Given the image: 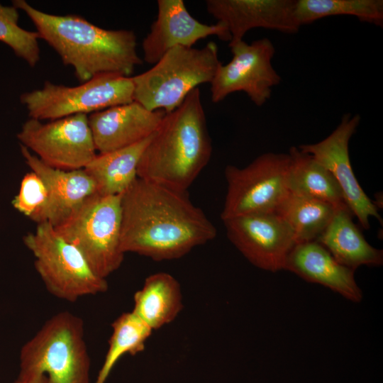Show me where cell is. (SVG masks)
<instances>
[{
	"label": "cell",
	"instance_id": "cell-1",
	"mask_svg": "<svg viewBox=\"0 0 383 383\" xmlns=\"http://www.w3.org/2000/svg\"><path fill=\"white\" fill-rule=\"evenodd\" d=\"M204 212L178 192L137 177L121 196V248L155 261L182 257L215 238Z\"/></svg>",
	"mask_w": 383,
	"mask_h": 383
},
{
	"label": "cell",
	"instance_id": "cell-2",
	"mask_svg": "<svg viewBox=\"0 0 383 383\" xmlns=\"http://www.w3.org/2000/svg\"><path fill=\"white\" fill-rule=\"evenodd\" d=\"M13 6L29 17L40 38L73 67L81 82L107 73L130 77L143 63L133 30L104 29L78 15L48 13L25 0L13 1Z\"/></svg>",
	"mask_w": 383,
	"mask_h": 383
},
{
	"label": "cell",
	"instance_id": "cell-3",
	"mask_svg": "<svg viewBox=\"0 0 383 383\" xmlns=\"http://www.w3.org/2000/svg\"><path fill=\"white\" fill-rule=\"evenodd\" d=\"M211 140L199 88L166 113L139 161L143 179L187 192L209 163Z\"/></svg>",
	"mask_w": 383,
	"mask_h": 383
},
{
	"label": "cell",
	"instance_id": "cell-4",
	"mask_svg": "<svg viewBox=\"0 0 383 383\" xmlns=\"http://www.w3.org/2000/svg\"><path fill=\"white\" fill-rule=\"evenodd\" d=\"M19 362V374H44L52 383H91L82 318L68 311L50 317L22 346Z\"/></svg>",
	"mask_w": 383,
	"mask_h": 383
},
{
	"label": "cell",
	"instance_id": "cell-5",
	"mask_svg": "<svg viewBox=\"0 0 383 383\" xmlns=\"http://www.w3.org/2000/svg\"><path fill=\"white\" fill-rule=\"evenodd\" d=\"M221 64L216 43L201 48L176 46L148 70L132 77L133 101L168 113L201 84L211 83Z\"/></svg>",
	"mask_w": 383,
	"mask_h": 383
},
{
	"label": "cell",
	"instance_id": "cell-6",
	"mask_svg": "<svg viewBox=\"0 0 383 383\" xmlns=\"http://www.w3.org/2000/svg\"><path fill=\"white\" fill-rule=\"evenodd\" d=\"M121 196L95 193L54 227L106 279L120 267L125 255L121 248Z\"/></svg>",
	"mask_w": 383,
	"mask_h": 383
},
{
	"label": "cell",
	"instance_id": "cell-7",
	"mask_svg": "<svg viewBox=\"0 0 383 383\" xmlns=\"http://www.w3.org/2000/svg\"><path fill=\"white\" fill-rule=\"evenodd\" d=\"M33 253L34 265L47 290L55 297L72 302L108 289L106 279L99 277L73 245L46 222L23 237Z\"/></svg>",
	"mask_w": 383,
	"mask_h": 383
},
{
	"label": "cell",
	"instance_id": "cell-8",
	"mask_svg": "<svg viewBox=\"0 0 383 383\" xmlns=\"http://www.w3.org/2000/svg\"><path fill=\"white\" fill-rule=\"evenodd\" d=\"M20 99L31 118L52 121L131 103L133 83L131 77L107 73L75 87L45 82L42 88L25 92Z\"/></svg>",
	"mask_w": 383,
	"mask_h": 383
},
{
	"label": "cell",
	"instance_id": "cell-9",
	"mask_svg": "<svg viewBox=\"0 0 383 383\" xmlns=\"http://www.w3.org/2000/svg\"><path fill=\"white\" fill-rule=\"evenodd\" d=\"M289 162L288 154L267 152L245 167L228 165L225 169L227 192L221 219L275 212L289 193Z\"/></svg>",
	"mask_w": 383,
	"mask_h": 383
},
{
	"label": "cell",
	"instance_id": "cell-10",
	"mask_svg": "<svg viewBox=\"0 0 383 383\" xmlns=\"http://www.w3.org/2000/svg\"><path fill=\"white\" fill-rule=\"evenodd\" d=\"M21 145L45 165L63 170L84 169L96 155L89 118L76 114L48 123L30 118L17 134Z\"/></svg>",
	"mask_w": 383,
	"mask_h": 383
},
{
	"label": "cell",
	"instance_id": "cell-11",
	"mask_svg": "<svg viewBox=\"0 0 383 383\" xmlns=\"http://www.w3.org/2000/svg\"><path fill=\"white\" fill-rule=\"evenodd\" d=\"M228 46L233 57L227 64L220 65L211 83L212 102L243 91L255 106H263L270 99L273 87L281 82L272 65L273 43L263 38L250 43L243 40Z\"/></svg>",
	"mask_w": 383,
	"mask_h": 383
},
{
	"label": "cell",
	"instance_id": "cell-12",
	"mask_svg": "<svg viewBox=\"0 0 383 383\" xmlns=\"http://www.w3.org/2000/svg\"><path fill=\"white\" fill-rule=\"evenodd\" d=\"M222 221L229 240L254 266L270 272L284 270L286 259L296 242L279 214H249Z\"/></svg>",
	"mask_w": 383,
	"mask_h": 383
},
{
	"label": "cell",
	"instance_id": "cell-13",
	"mask_svg": "<svg viewBox=\"0 0 383 383\" xmlns=\"http://www.w3.org/2000/svg\"><path fill=\"white\" fill-rule=\"evenodd\" d=\"M359 114L345 113L335 130L323 140L303 144L298 148L323 165L338 184L345 202L363 228H370L369 218L382 219L377 207L365 193L355 177L349 155V142L360 122Z\"/></svg>",
	"mask_w": 383,
	"mask_h": 383
},
{
	"label": "cell",
	"instance_id": "cell-14",
	"mask_svg": "<svg viewBox=\"0 0 383 383\" xmlns=\"http://www.w3.org/2000/svg\"><path fill=\"white\" fill-rule=\"evenodd\" d=\"M157 13L142 43L143 60L155 65L168 50L176 47H193L211 35L231 41L227 27L221 22L205 24L194 18L182 0H158Z\"/></svg>",
	"mask_w": 383,
	"mask_h": 383
},
{
	"label": "cell",
	"instance_id": "cell-15",
	"mask_svg": "<svg viewBox=\"0 0 383 383\" xmlns=\"http://www.w3.org/2000/svg\"><path fill=\"white\" fill-rule=\"evenodd\" d=\"M296 0H207L208 13L223 23L231 35V45L243 40L253 28H265L286 34L296 33Z\"/></svg>",
	"mask_w": 383,
	"mask_h": 383
},
{
	"label": "cell",
	"instance_id": "cell-16",
	"mask_svg": "<svg viewBox=\"0 0 383 383\" xmlns=\"http://www.w3.org/2000/svg\"><path fill=\"white\" fill-rule=\"evenodd\" d=\"M165 114L162 110L150 111L135 101L91 113L88 118L96 151L111 152L149 138Z\"/></svg>",
	"mask_w": 383,
	"mask_h": 383
},
{
	"label": "cell",
	"instance_id": "cell-17",
	"mask_svg": "<svg viewBox=\"0 0 383 383\" xmlns=\"http://www.w3.org/2000/svg\"><path fill=\"white\" fill-rule=\"evenodd\" d=\"M21 151L26 163L42 179L48 192L47 204L38 223L46 222L56 226L84 199L96 193L94 181L84 169L63 170L53 168L22 145Z\"/></svg>",
	"mask_w": 383,
	"mask_h": 383
},
{
	"label": "cell",
	"instance_id": "cell-18",
	"mask_svg": "<svg viewBox=\"0 0 383 383\" xmlns=\"http://www.w3.org/2000/svg\"><path fill=\"white\" fill-rule=\"evenodd\" d=\"M284 270L307 282L325 286L352 301L362 300L355 270L339 263L316 241L296 244L286 259Z\"/></svg>",
	"mask_w": 383,
	"mask_h": 383
},
{
	"label": "cell",
	"instance_id": "cell-19",
	"mask_svg": "<svg viewBox=\"0 0 383 383\" xmlns=\"http://www.w3.org/2000/svg\"><path fill=\"white\" fill-rule=\"evenodd\" d=\"M347 206L338 207L328 226L316 240L341 265L355 270L361 265L379 266L383 251L370 245L353 222Z\"/></svg>",
	"mask_w": 383,
	"mask_h": 383
},
{
	"label": "cell",
	"instance_id": "cell-20",
	"mask_svg": "<svg viewBox=\"0 0 383 383\" xmlns=\"http://www.w3.org/2000/svg\"><path fill=\"white\" fill-rule=\"evenodd\" d=\"M183 307L179 282L160 272L148 276L133 296L132 311L152 331L171 323Z\"/></svg>",
	"mask_w": 383,
	"mask_h": 383
},
{
	"label": "cell",
	"instance_id": "cell-21",
	"mask_svg": "<svg viewBox=\"0 0 383 383\" xmlns=\"http://www.w3.org/2000/svg\"><path fill=\"white\" fill-rule=\"evenodd\" d=\"M288 155L289 192L316 199L335 208L347 206L335 179L323 165L298 147H291Z\"/></svg>",
	"mask_w": 383,
	"mask_h": 383
},
{
	"label": "cell",
	"instance_id": "cell-22",
	"mask_svg": "<svg viewBox=\"0 0 383 383\" xmlns=\"http://www.w3.org/2000/svg\"><path fill=\"white\" fill-rule=\"evenodd\" d=\"M152 135L131 146L96 154L84 170L94 181L97 194L118 195L129 187L138 177L140 159Z\"/></svg>",
	"mask_w": 383,
	"mask_h": 383
},
{
	"label": "cell",
	"instance_id": "cell-23",
	"mask_svg": "<svg viewBox=\"0 0 383 383\" xmlns=\"http://www.w3.org/2000/svg\"><path fill=\"white\" fill-rule=\"evenodd\" d=\"M336 209L328 203L289 192L275 212L288 224L297 244L316 241Z\"/></svg>",
	"mask_w": 383,
	"mask_h": 383
},
{
	"label": "cell",
	"instance_id": "cell-24",
	"mask_svg": "<svg viewBox=\"0 0 383 383\" xmlns=\"http://www.w3.org/2000/svg\"><path fill=\"white\" fill-rule=\"evenodd\" d=\"M112 333L103 364L94 383H106L120 358L144 350L152 330L132 311L123 313L111 324Z\"/></svg>",
	"mask_w": 383,
	"mask_h": 383
},
{
	"label": "cell",
	"instance_id": "cell-25",
	"mask_svg": "<svg viewBox=\"0 0 383 383\" xmlns=\"http://www.w3.org/2000/svg\"><path fill=\"white\" fill-rule=\"evenodd\" d=\"M294 13L301 27L323 18L350 16L362 22L383 26L382 0H296Z\"/></svg>",
	"mask_w": 383,
	"mask_h": 383
},
{
	"label": "cell",
	"instance_id": "cell-26",
	"mask_svg": "<svg viewBox=\"0 0 383 383\" xmlns=\"http://www.w3.org/2000/svg\"><path fill=\"white\" fill-rule=\"evenodd\" d=\"M19 13L13 6L0 4V41L9 46L13 52L35 67L40 60L37 31H30L18 25Z\"/></svg>",
	"mask_w": 383,
	"mask_h": 383
},
{
	"label": "cell",
	"instance_id": "cell-27",
	"mask_svg": "<svg viewBox=\"0 0 383 383\" xmlns=\"http://www.w3.org/2000/svg\"><path fill=\"white\" fill-rule=\"evenodd\" d=\"M47 200L48 192L43 181L30 171L22 179L19 192L13 199L12 204L21 213L38 223Z\"/></svg>",
	"mask_w": 383,
	"mask_h": 383
},
{
	"label": "cell",
	"instance_id": "cell-28",
	"mask_svg": "<svg viewBox=\"0 0 383 383\" xmlns=\"http://www.w3.org/2000/svg\"><path fill=\"white\" fill-rule=\"evenodd\" d=\"M11 383H52L44 374H18V377Z\"/></svg>",
	"mask_w": 383,
	"mask_h": 383
}]
</instances>
